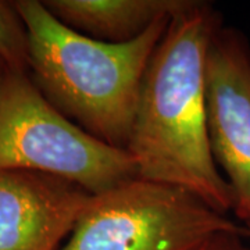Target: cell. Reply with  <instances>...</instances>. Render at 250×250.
I'll use <instances>...</instances> for the list:
<instances>
[{
  "label": "cell",
  "mask_w": 250,
  "mask_h": 250,
  "mask_svg": "<svg viewBox=\"0 0 250 250\" xmlns=\"http://www.w3.org/2000/svg\"><path fill=\"white\" fill-rule=\"evenodd\" d=\"M221 14L192 0L171 18L145 72L126 146L139 178L177 187L213 210L232 211L207 131L206 62Z\"/></svg>",
  "instance_id": "cell-1"
},
{
  "label": "cell",
  "mask_w": 250,
  "mask_h": 250,
  "mask_svg": "<svg viewBox=\"0 0 250 250\" xmlns=\"http://www.w3.org/2000/svg\"><path fill=\"white\" fill-rule=\"evenodd\" d=\"M14 4L27 29L28 70L36 88L82 129L126 150L145 72L171 18L113 43L67 27L42 1Z\"/></svg>",
  "instance_id": "cell-2"
},
{
  "label": "cell",
  "mask_w": 250,
  "mask_h": 250,
  "mask_svg": "<svg viewBox=\"0 0 250 250\" xmlns=\"http://www.w3.org/2000/svg\"><path fill=\"white\" fill-rule=\"evenodd\" d=\"M25 170L67 179L98 195L136 175L131 154L99 141L62 114L27 72L0 80V171Z\"/></svg>",
  "instance_id": "cell-3"
},
{
  "label": "cell",
  "mask_w": 250,
  "mask_h": 250,
  "mask_svg": "<svg viewBox=\"0 0 250 250\" xmlns=\"http://www.w3.org/2000/svg\"><path fill=\"white\" fill-rule=\"evenodd\" d=\"M223 232L246 228L181 188L135 177L92 195L57 250H195Z\"/></svg>",
  "instance_id": "cell-4"
},
{
  "label": "cell",
  "mask_w": 250,
  "mask_h": 250,
  "mask_svg": "<svg viewBox=\"0 0 250 250\" xmlns=\"http://www.w3.org/2000/svg\"><path fill=\"white\" fill-rule=\"evenodd\" d=\"M211 154L232 195V213L250 224V43L239 29L215 32L206 62Z\"/></svg>",
  "instance_id": "cell-5"
},
{
  "label": "cell",
  "mask_w": 250,
  "mask_h": 250,
  "mask_svg": "<svg viewBox=\"0 0 250 250\" xmlns=\"http://www.w3.org/2000/svg\"><path fill=\"white\" fill-rule=\"evenodd\" d=\"M90 196L49 174L0 171V250H57Z\"/></svg>",
  "instance_id": "cell-6"
},
{
  "label": "cell",
  "mask_w": 250,
  "mask_h": 250,
  "mask_svg": "<svg viewBox=\"0 0 250 250\" xmlns=\"http://www.w3.org/2000/svg\"><path fill=\"white\" fill-rule=\"evenodd\" d=\"M45 7L62 24L93 39L129 42L154 22L172 18L192 0H46Z\"/></svg>",
  "instance_id": "cell-7"
},
{
  "label": "cell",
  "mask_w": 250,
  "mask_h": 250,
  "mask_svg": "<svg viewBox=\"0 0 250 250\" xmlns=\"http://www.w3.org/2000/svg\"><path fill=\"white\" fill-rule=\"evenodd\" d=\"M0 59L9 70L28 72V36L14 1L0 0Z\"/></svg>",
  "instance_id": "cell-8"
},
{
  "label": "cell",
  "mask_w": 250,
  "mask_h": 250,
  "mask_svg": "<svg viewBox=\"0 0 250 250\" xmlns=\"http://www.w3.org/2000/svg\"><path fill=\"white\" fill-rule=\"evenodd\" d=\"M245 238L246 232L217 233L195 250H250L249 245L245 243Z\"/></svg>",
  "instance_id": "cell-9"
},
{
  "label": "cell",
  "mask_w": 250,
  "mask_h": 250,
  "mask_svg": "<svg viewBox=\"0 0 250 250\" xmlns=\"http://www.w3.org/2000/svg\"><path fill=\"white\" fill-rule=\"evenodd\" d=\"M7 71V65L4 64V62L0 59V80H1V77L4 75V72Z\"/></svg>",
  "instance_id": "cell-10"
},
{
  "label": "cell",
  "mask_w": 250,
  "mask_h": 250,
  "mask_svg": "<svg viewBox=\"0 0 250 250\" xmlns=\"http://www.w3.org/2000/svg\"><path fill=\"white\" fill-rule=\"evenodd\" d=\"M245 228H246V236H248V238L250 239V224L249 225H246Z\"/></svg>",
  "instance_id": "cell-11"
}]
</instances>
